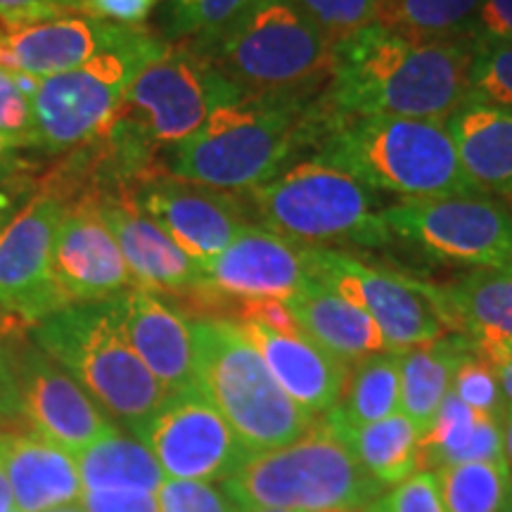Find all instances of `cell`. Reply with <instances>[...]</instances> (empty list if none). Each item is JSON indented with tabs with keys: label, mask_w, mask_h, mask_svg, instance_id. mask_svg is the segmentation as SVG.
Segmentation results:
<instances>
[{
	"label": "cell",
	"mask_w": 512,
	"mask_h": 512,
	"mask_svg": "<svg viewBox=\"0 0 512 512\" xmlns=\"http://www.w3.org/2000/svg\"><path fill=\"white\" fill-rule=\"evenodd\" d=\"M12 508H15V498H12L8 472H5L3 460H0V512H8Z\"/></svg>",
	"instance_id": "obj_49"
},
{
	"label": "cell",
	"mask_w": 512,
	"mask_h": 512,
	"mask_svg": "<svg viewBox=\"0 0 512 512\" xmlns=\"http://www.w3.org/2000/svg\"><path fill=\"white\" fill-rule=\"evenodd\" d=\"M126 342L166 394L195 392V339L192 325L162 297L143 287H131L112 299Z\"/></svg>",
	"instance_id": "obj_19"
},
{
	"label": "cell",
	"mask_w": 512,
	"mask_h": 512,
	"mask_svg": "<svg viewBox=\"0 0 512 512\" xmlns=\"http://www.w3.org/2000/svg\"><path fill=\"white\" fill-rule=\"evenodd\" d=\"M460 463H505L503 425L448 392L432 427L418 437V470Z\"/></svg>",
	"instance_id": "obj_27"
},
{
	"label": "cell",
	"mask_w": 512,
	"mask_h": 512,
	"mask_svg": "<svg viewBox=\"0 0 512 512\" xmlns=\"http://www.w3.org/2000/svg\"><path fill=\"white\" fill-rule=\"evenodd\" d=\"M287 306L304 335L313 339L320 349L339 358L344 366H356L370 354L392 351L366 311L342 299L318 280H311L287 299Z\"/></svg>",
	"instance_id": "obj_25"
},
{
	"label": "cell",
	"mask_w": 512,
	"mask_h": 512,
	"mask_svg": "<svg viewBox=\"0 0 512 512\" xmlns=\"http://www.w3.org/2000/svg\"><path fill=\"white\" fill-rule=\"evenodd\" d=\"M245 197L261 226L299 245L382 247L392 238L373 190L320 159L287 166Z\"/></svg>",
	"instance_id": "obj_8"
},
{
	"label": "cell",
	"mask_w": 512,
	"mask_h": 512,
	"mask_svg": "<svg viewBox=\"0 0 512 512\" xmlns=\"http://www.w3.org/2000/svg\"><path fill=\"white\" fill-rule=\"evenodd\" d=\"M302 15L332 43L349 38L375 22L377 0H290Z\"/></svg>",
	"instance_id": "obj_36"
},
{
	"label": "cell",
	"mask_w": 512,
	"mask_h": 512,
	"mask_svg": "<svg viewBox=\"0 0 512 512\" xmlns=\"http://www.w3.org/2000/svg\"><path fill=\"white\" fill-rule=\"evenodd\" d=\"M446 128L472 188L512 204V112L465 100L446 119Z\"/></svg>",
	"instance_id": "obj_24"
},
{
	"label": "cell",
	"mask_w": 512,
	"mask_h": 512,
	"mask_svg": "<svg viewBox=\"0 0 512 512\" xmlns=\"http://www.w3.org/2000/svg\"><path fill=\"white\" fill-rule=\"evenodd\" d=\"M401 413L399 351H380L358 361L342 399L325 418L339 427H363Z\"/></svg>",
	"instance_id": "obj_31"
},
{
	"label": "cell",
	"mask_w": 512,
	"mask_h": 512,
	"mask_svg": "<svg viewBox=\"0 0 512 512\" xmlns=\"http://www.w3.org/2000/svg\"><path fill=\"white\" fill-rule=\"evenodd\" d=\"M50 271L64 306L107 302L136 287L117 240L91 200L69 204L64 211Z\"/></svg>",
	"instance_id": "obj_17"
},
{
	"label": "cell",
	"mask_w": 512,
	"mask_h": 512,
	"mask_svg": "<svg viewBox=\"0 0 512 512\" xmlns=\"http://www.w3.org/2000/svg\"><path fill=\"white\" fill-rule=\"evenodd\" d=\"M325 418V415H320ZM328 420V418H325ZM328 425L342 437L358 465L384 486H396L418 470V430L403 413L370 422L363 427Z\"/></svg>",
	"instance_id": "obj_30"
},
{
	"label": "cell",
	"mask_w": 512,
	"mask_h": 512,
	"mask_svg": "<svg viewBox=\"0 0 512 512\" xmlns=\"http://www.w3.org/2000/svg\"><path fill=\"white\" fill-rule=\"evenodd\" d=\"M67 207L38 192L0 233V311L24 323H38L62 309L55 290L50 254Z\"/></svg>",
	"instance_id": "obj_16"
},
{
	"label": "cell",
	"mask_w": 512,
	"mask_h": 512,
	"mask_svg": "<svg viewBox=\"0 0 512 512\" xmlns=\"http://www.w3.org/2000/svg\"><path fill=\"white\" fill-rule=\"evenodd\" d=\"M240 95L202 48L169 43L133 79L110 121L159 152V147H176L195 136L216 107Z\"/></svg>",
	"instance_id": "obj_10"
},
{
	"label": "cell",
	"mask_w": 512,
	"mask_h": 512,
	"mask_svg": "<svg viewBox=\"0 0 512 512\" xmlns=\"http://www.w3.org/2000/svg\"><path fill=\"white\" fill-rule=\"evenodd\" d=\"M470 342L475 354L491 366L498 361H512V339H470Z\"/></svg>",
	"instance_id": "obj_47"
},
{
	"label": "cell",
	"mask_w": 512,
	"mask_h": 512,
	"mask_svg": "<svg viewBox=\"0 0 512 512\" xmlns=\"http://www.w3.org/2000/svg\"><path fill=\"white\" fill-rule=\"evenodd\" d=\"M157 498L159 512H242L226 491L207 482L164 479Z\"/></svg>",
	"instance_id": "obj_38"
},
{
	"label": "cell",
	"mask_w": 512,
	"mask_h": 512,
	"mask_svg": "<svg viewBox=\"0 0 512 512\" xmlns=\"http://www.w3.org/2000/svg\"><path fill=\"white\" fill-rule=\"evenodd\" d=\"M159 0H83V15L121 27H140Z\"/></svg>",
	"instance_id": "obj_43"
},
{
	"label": "cell",
	"mask_w": 512,
	"mask_h": 512,
	"mask_svg": "<svg viewBox=\"0 0 512 512\" xmlns=\"http://www.w3.org/2000/svg\"><path fill=\"white\" fill-rule=\"evenodd\" d=\"M197 48L242 93H316L332 72V43L290 0H252L219 38Z\"/></svg>",
	"instance_id": "obj_7"
},
{
	"label": "cell",
	"mask_w": 512,
	"mask_h": 512,
	"mask_svg": "<svg viewBox=\"0 0 512 512\" xmlns=\"http://www.w3.org/2000/svg\"><path fill=\"white\" fill-rule=\"evenodd\" d=\"M0 380L8 389L12 411L31 422V430L64 451L79 453L114 425L67 370L27 339L0 342Z\"/></svg>",
	"instance_id": "obj_12"
},
{
	"label": "cell",
	"mask_w": 512,
	"mask_h": 512,
	"mask_svg": "<svg viewBox=\"0 0 512 512\" xmlns=\"http://www.w3.org/2000/svg\"><path fill=\"white\" fill-rule=\"evenodd\" d=\"M136 437L164 477L183 482H226L252 458L200 389L169 396Z\"/></svg>",
	"instance_id": "obj_14"
},
{
	"label": "cell",
	"mask_w": 512,
	"mask_h": 512,
	"mask_svg": "<svg viewBox=\"0 0 512 512\" xmlns=\"http://www.w3.org/2000/svg\"><path fill=\"white\" fill-rule=\"evenodd\" d=\"M482 0H377L375 24L413 41H475Z\"/></svg>",
	"instance_id": "obj_32"
},
{
	"label": "cell",
	"mask_w": 512,
	"mask_h": 512,
	"mask_svg": "<svg viewBox=\"0 0 512 512\" xmlns=\"http://www.w3.org/2000/svg\"><path fill=\"white\" fill-rule=\"evenodd\" d=\"M472 354L470 337L458 332L399 351L401 413L413 422L420 437L430 430L441 401L451 392L458 366Z\"/></svg>",
	"instance_id": "obj_28"
},
{
	"label": "cell",
	"mask_w": 512,
	"mask_h": 512,
	"mask_svg": "<svg viewBox=\"0 0 512 512\" xmlns=\"http://www.w3.org/2000/svg\"><path fill=\"white\" fill-rule=\"evenodd\" d=\"M67 15H83V0H0V24L5 29L29 27Z\"/></svg>",
	"instance_id": "obj_40"
},
{
	"label": "cell",
	"mask_w": 512,
	"mask_h": 512,
	"mask_svg": "<svg viewBox=\"0 0 512 512\" xmlns=\"http://www.w3.org/2000/svg\"><path fill=\"white\" fill-rule=\"evenodd\" d=\"M76 467L86 491H145L157 494L164 484V472L147 451L143 441L126 437L117 430L91 446L74 453Z\"/></svg>",
	"instance_id": "obj_29"
},
{
	"label": "cell",
	"mask_w": 512,
	"mask_h": 512,
	"mask_svg": "<svg viewBox=\"0 0 512 512\" xmlns=\"http://www.w3.org/2000/svg\"><path fill=\"white\" fill-rule=\"evenodd\" d=\"M240 330L254 344L275 382L306 413H330L347 387L349 366L320 349L304 335H283L259 323H240Z\"/></svg>",
	"instance_id": "obj_22"
},
{
	"label": "cell",
	"mask_w": 512,
	"mask_h": 512,
	"mask_svg": "<svg viewBox=\"0 0 512 512\" xmlns=\"http://www.w3.org/2000/svg\"><path fill=\"white\" fill-rule=\"evenodd\" d=\"M8 512H19V510H17V508H12V510H8Z\"/></svg>",
	"instance_id": "obj_58"
},
{
	"label": "cell",
	"mask_w": 512,
	"mask_h": 512,
	"mask_svg": "<svg viewBox=\"0 0 512 512\" xmlns=\"http://www.w3.org/2000/svg\"><path fill=\"white\" fill-rule=\"evenodd\" d=\"M451 392L456 394L465 406H470L472 411L489 415V418H494L503 425L505 413H508V403H505L494 366L486 363L484 358L472 354L460 363L456 375H453Z\"/></svg>",
	"instance_id": "obj_37"
},
{
	"label": "cell",
	"mask_w": 512,
	"mask_h": 512,
	"mask_svg": "<svg viewBox=\"0 0 512 512\" xmlns=\"http://www.w3.org/2000/svg\"><path fill=\"white\" fill-rule=\"evenodd\" d=\"M0 460L19 512H46L83 498L72 453L34 430L0 434Z\"/></svg>",
	"instance_id": "obj_23"
},
{
	"label": "cell",
	"mask_w": 512,
	"mask_h": 512,
	"mask_svg": "<svg viewBox=\"0 0 512 512\" xmlns=\"http://www.w3.org/2000/svg\"><path fill=\"white\" fill-rule=\"evenodd\" d=\"M330 112L328 98L316 93H242L216 107L195 136L171 147L164 169L216 190L259 188L316 147Z\"/></svg>",
	"instance_id": "obj_2"
},
{
	"label": "cell",
	"mask_w": 512,
	"mask_h": 512,
	"mask_svg": "<svg viewBox=\"0 0 512 512\" xmlns=\"http://www.w3.org/2000/svg\"><path fill=\"white\" fill-rule=\"evenodd\" d=\"M166 48L169 43L155 31L136 27L124 43L102 50L72 72L41 79L29 102L27 147L60 155L100 136L133 79Z\"/></svg>",
	"instance_id": "obj_9"
},
{
	"label": "cell",
	"mask_w": 512,
	"mask_h": 512,
	"mask_svg": "<svg viewBox=\"0 0 512 512\" xmlns=\"http://www.w3.org/2000/svg\"><path fill=\"white\" fill-rule=\"evenodd\" d=\"M12 413H15V411H12L8 389H5L3 380H0V418H3V415H12Z\"/></svg>",
	"instance_id": "obj_51"
},
{
	"label": "cell",
	"mask_w": 512,
	"mask_h": 512,
	"mask_svg": "<svg viewBox=\"0 0 512 512\" xmlns=\"http://www.w3.org/2000/svg\"><path fill=\"white\" fill-rule=\"evenodd\" d=\"M316 159L347 171L370 190L408 202L479 195L460 166L446 121L437 119L332 110L316 143Z\"/></svg>",
	"instance_id": "obj_3"
},
{
	"label": "cell",
	"mask_w": 512,
	"mask_h": 512,
	"mask_svg": "<svg viewBox=\"0 0 512 512\" xmlns=\"http://www.w3.org/2000/svg\"><path fill=\"white\" fill-rule=\"evenodd\" d=\"M91 202L117 240L136 287L174 294L204 283L202 266L145 216L131 195L98 197Z\"/></svg>",
	"instance_id": "obj_20"
},
{
	"label": "cell",
	"mask_w": 512,
	"mask_h": 512,
	"mask_svg": "<svg viewBox=\"0 0 512 512\" xmlns=\"http://www.w3.org/2000/svg\"><path fill=\"white\" fill-rule=\"evenodd\" d=\"M252 0H169L162 24L176 43H207L219 38Z\"/></svg>",
	"instance_id": "obj_34"
},
{
	"label": "cell",
	"mask_w": 512,
	"mask_h": 512,
	"mask_svg": "<svg viewBox=\"0 0 512 512\" xmlns=\"http://www.w3.org/2000/svg\"><path fill=\"white\" fill-rule=\"evenodd\" d=\"M503 453L512 472V406H508V413L503 418Z\"/></svg>",
	"instance_id": "obj_50"
},
{
	"label": "cell",
	"mask_w": 512,
	"mask_h": 512,
	"mask_svg": "<svg viewBox=\"0 0 512 512\" xmlns=\"http://www.w3.org/2000/svg\"><path fill=\"white\" fill-rule=\"evenodd\" d=\"M332 512H349V510H332Z\"/></svg>",
	"instance_id": "obj_57"
},
{
	"label": "cell",
	"mask_w": 512,
	"mask_h": 512,
	"mask_svg": "<svg viewBox=\"0 0 512 512\" xmlns=\"http://www.w3.org/2000/svg\"><path fill=\"white\" fill-rule=\"evenodd\" d=\"M31 190V183L22 176H0V233L8 228L19 211V200Z\"/></svg>",
	"instance_id": "obj_46"
},
{
	"label": "cell",
	"mask_w": 512,
	"mask_h": 512,
	"mask_svg": "<svg viewBox=\"0 0 512 512\" xmlns=\"http://www.w3.org/2000/svg\"><path fill=\"white\" fill-rule=\"evenodd\" d=\"M475 41H413L368 24L332 48L328 81L337 114L446 121L467 100Z\"/></svg>",
	"instance_id": "obj_1"
},
{
	"label": "cell",
	"mask_w": 512,
	"mask_h": 512,
	"mask_svg": "<svg viewBox=\"0 0 512 512\" xmlns=\"http://www.w3.org/2000/svg\"><path fill=\"white\" fill-rule=\"evenodd\" d=\"M475 41L512 43V0H482L475 27Z\"/></svg>",
	"instance_id": "obj_45"
},
{
	"label": "cell",
	"mask_w": 512,
	"mask_h": 512,
	"mask_svg": "<svg viewBox=\"0 0 512 512\" xmlns=\"http://www.w3.org/2000/svg\"><path fill=\"white\" fill-rule=\"evenodd\" d=\"M448 512H503L512 498V472L505 463H460L437 470Z\"/></svg>",
	"instance_id": "obj_33"
},
{
	"label": "cell",
	"mask_w": 512,
	"mask_h": 512,
	"mask_svg": "<svg viewBox=\"0 0 512 512\" xmlns=\"http://www.w3.org/2000/svg\"><path fill=\"white\" fill-rule=\"evenodd\" d=\"M240 323H259L283 335H302V328L285 299H240L238 325Z\"/></svg>",
	"instance_id": "obj_42"
},
{
	"label": "cell",
	"mask_w": 512,
	"mask_h": 512,
	"mask_svg": "<svg viewBox=\"0 0 512 512\" xmlns=\"http://www.w3.org/2000/svg\"><path fill=\"white\" fill-rule=\"evenodd\" d=\"M29 119V100L19 93L10 72L0 69V136H3L5 145L27 147Z\"/></svg>",
	"instance_id": "obj_41"
},
{
	"label": "cell",
	"mask_w": 512,
	"mask_h": 512,
	"mask_svg": "<svg viewBox=\"0 0 512 512\" xmlns=\"http://www.w3.org/2000/svg\"><path fill=\"white\" fill-rule=\"evenodd\" d=\"M3 147H5V140H3V136H0V152H3Z\"/></svg>",
	"instance_id": "obj_54"
},
{
	"label": "cell",
	"mask_w": 512,
	"mask_h": 512,
	"mask_svg": "<svg viewBox=\"0 0 512 512\" xmlns=\"http://www.w3.org/2000/svg\"><path fill=\"white\" fill-rule=\"evenodd\" d=\"M366 512H380V510H375V508H368Z\"/></svg>",
	"instance_id": "obj_56"
},
{
	"label": "cell",
	"mask_w": 512,
	"mask_h": 512,
	"mask_svg": "<svg viewBox=\"0 0 512 512\" xmlns=\"http://www.w3.org/2000/svg\"><path fill=\"white\" fill-rule=\"evenodd\" d=\"M467 100L512 112V43L475 41L467 72Z\"/></svg>",
	"instance_id": "obj_35"
},
{
	"label": "cell",
	"mask_w": 512,
	"mask_h": 512,
	"mask_svg": "<svg viewBox=\"0 0 512 512\" xmlns=\"http://www.w3.org/2000/svg\"><path fill=\"white\" fill-rule=\"evenodd\" d=\"M430 290L446 330L470 339H512V271L477 268Z\"/></svg>",
	"instance_id": "obj_26"
},
{
	"label": "cell",
	"mask_w": 512,
	"mask_h": 512,
	"mask_svg": "<svg viewBox=\"0 0 512 512\" xmlns=\"http://www.w3.org/2000/svg\"><path fill=\"white\" fill-rule=\"evenodd\" d=\"M46 512H86V508H83V503H67V505H57V508H50Z\"/></svg>",
	"instance_id": "obj_52"
},
{
	"label": "cell",
	"mask_w": 512,
	"mask_h": 512,
	"mask_svg": "<svg viewBox=\"0 0 512 512\" xmlns=\"http://www.w3.org/2000/svg\"><path fill=\"white\" fill-rule=\"evenodd\" d=\"M245 200V192L207 188L169 174L147 178L133 192L136 207L200 266L249 228Z\"/></svg>",
	"instance_id": "obj_15"
},
{
	"label": "cell",
	"mask_w": 512,
	"mask_h": 512,
	"mask_svg": "<svg viewBox=\"0 0 512 512\" xmlns=\"http://www.w3.org/2000/svg\"><path fill=\"white\" fill-rule=\"evenodd\" d=\"M309 261L313 278L366 311L392 351L420 347L446 332L427 283L380 271L337 249L309 247Z\"/></svg>",
	"instance_id": "obj_13"
},
{
	"label": "cell",
	"mask_w": 512,
	"mask_h": 512,
	"mask_svg": "<svg viewBox=\"0 0 512 512\" xmlns=\"http://www.w3.org/2000/svg\"><path fill=\"white\" fill-rule=\"evenodd\" d=\"M223 491L240 510L363 512L384 496V484L358 465L328 420L318 418L302 439L249 458Z\"/></svg>",
	"instance_id": "obj_5"
},
{
	"label": "cell",
	"mask_w": 512,
	"mask_h": 512,
	"mask_svg": "<svg viewBox=\"0 0 512 512\" xmlns=\"http://www.w3.org/2000/svg\"><path fill=\"white\" fill-rule=\"evenodd\" d=\"M498 384H501V392L505 396V403L512 406V361H498L494 363Z\"/></svg>",
	"instance_id": "obj_48"
},
{
	"label": "cell",
	"mask_w": 512,
	"mask_h": 512,
	"mask_svg": "<svg viewBox=\"0 0 512 512\" xmlns=\"http://www.w3.org/2000/svg\"><path fill=\"white\" fill-rule=\"evenodd\" d=\"M133 29L88 15H67L19 29L0 27V46L10 55L12 72L46 79L72 72L102 50L119 46Z\"/></svg>",
	"instance_id": "obj_21"
},
{
	"label": "cell",
	"mask_w": 512,
	"mask_h": 512,
	"mask_svg": "<svg viewBox=\"0 0 512 512\" xmlns=\"http://www.w3.org/2000/svg\"><path fill=\"white\" fill-rule=\"evenodd\" d=\"M242 512H290V510H242Z\"/></svg>",
	"instance_id": "obj_53"
},
{
	"label": "cell",
	"mask_w": 512,
	"mask_h": 512,
	"mask_svg": "<svg viewBox=\"0 0 512 512\" xmlns=\"http://www.w3.org/2000/svg\"><path fill=\"white\" fill-rule=\"evenodd\" d=\"M197 387L252 456L302 439L316 425L283 392L238 323L195 320Z\"/></svg>",
	"instance_id": "obj_6"
},
{
	"label": "cell",
	"mask_w": 512,
	"mask_h": 512,
	"mask_svg": "<svg viewBox=\"0 0 512 512\" xmlns=\"http://www.w3.org/2000/svg\"><path fill=\"white\" fill-rule=\"evenodd\" d=\"M370 508L380 512H448L441 498L439 479L434 472H415L401 484L394 486L392 494L382 496Z\"/></svg>",
	"instance_id": "obj_39"
},
{
	"label": "cell",
	"mask_w": 512,
	"mask_h": 512,
	"mask_svg": "<svg viewBox=\"0 0 512 512\" xmlns=\"http://www.w3.org/2000/svg\"><path fill=\"white\" fill-rule=\"evenodd\" d=\"M503 512H512V498H510V503H508V508H505Z\"/></svg>",
	"instance_id": "obj_55"
},
{
	"label": "cell",
	"mask_w": 512,
	"mask_h": 512,
	"mask_svg": "<svg viewBox=\"0 0 512 512\" xmlns=\"http://www.w3.org/2000/svg\"><path fill=\"white\" fill-rule=\"evenodd\" d=\"M34 344L133 434L169 399L126 342L112 299L53 311L34 325Z\"/></svg>",
	"instance_id": "obj_4"
},
{
	"label": "cell",
	"mask_w": 512,
	"mask_h": 512,
	"mask_svg": "<svg viewBox=\"0 0 512 512\" xmlns=\"http://www.w3.org/2000/svg\"><path fill=\"white\" fill-rule=\"evenodd\" d=\"M81 503L86 512H159L157 494L145 491H86Z\"/></svg>",
	"instance_id": "obj_44"
},
{
	"label": "cell",
	"mask_w": 512,
	"mask_h": 512,
	"mask_svg": "<svg viewBox=\"0 0 512 512\" xmlns=\"http://www.w3.org/2000/svg\"><path fill=\"white\" fill-rule=\"evenodd\" d=\"M392 235L434 259L512 271V211L484 195L441 197L382 209Z\"/></svg>",
	"instance_id": "obj_11"
},
{
	"label": "cell",
	"mask_w": 512,
	"mask_h": 512,
	"mask_svg": "<svg viewBox=\"0 0 512 512\" xmlns=\"http://www.w3.org/2000/svg\"><path fill=\"white\" fill-rule=\"evenodd\" d=\"M204 283L235 299H290L311 283L309 247L249 226L202 264Z\"/></svg>",
	"instance_id": "obj_18"
}]
</instances>
